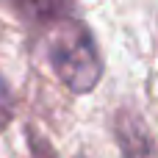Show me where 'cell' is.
I'll return each instance as SVG.
<instances>
[{
	"label": "cell",
	"mask_w": 158,
	"mask_h": 158,
	"mask_svg": "<svg viewBox=\"0 0 158 158\" xmlns=\"http://www.w3.org/2000/svg\"><path fill=\"white\" fill-rule=\"evenodd\" d=\"M31 147H33V158H53V150L39 142V136H31Z\"/></svg>",
	"instance_id": "7a4b0ae2"
},
{
	"label": "cell",
	"mask_w": 158,
	"mask_h": 158,
	"mask_svg": "<svg viewBox=\"0 0 158 158\" xmlns=\"http://www.w3.org/2000/svg\"><path fill=\"white\" fill-rule=\"evenodd\" d=\"M47 58L56 78L75 94H86L103 78V61L89 28L78 19L61 17L47 31Z\"/></svg>",
	"instance_id": "6da1fadb"
}]
</instances>
